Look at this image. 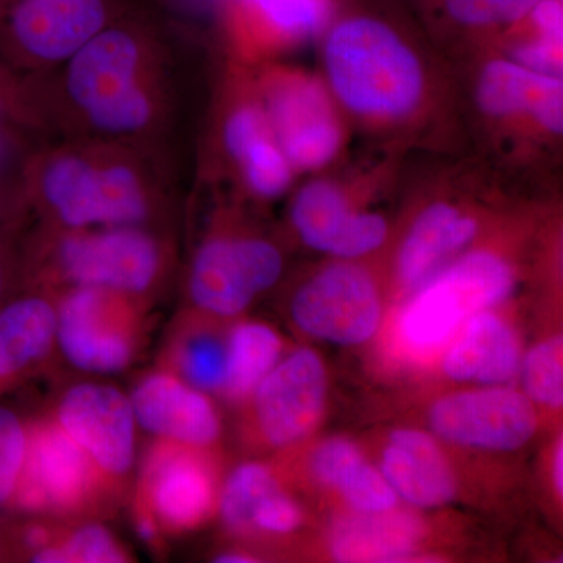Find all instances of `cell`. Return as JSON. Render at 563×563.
I'll use <instances>...</instances> for the list:
<instances>
[{
	"mask_svg": "<svg viewBox=\"0 0 563 563\" xmlns=\"http://www.w3.org/2000/svg\"><path fill=\"white\" fill-rule=\"evenodd\" d=\"M51 139H102L162 152L173 63L147 18L124 11L69 60L38 76Z\"/></svg>",
	"mask_w": 563,
	"mask_h": 563,
	"instance_id": "obj_1",
	"label": "cell"
},
{
	"mask_svg": "<svg viewBox=\"0 0 563 563\" xmlns=\"http://www.w3.org/2000/svg\"><path fill=\"white\" fill-rule=\"evenodd\" d=\"M163 152L102 139H46L25 163L24 220L38 228L154 225L169 196Z\"/></svg>",
	"mask_w": 563,
	"mask_h": 563,
	"instance_id": "obj_2",
	"label": "cell"
},
{
	"mask_svg": "<svg viewBox=\"0 0 563 563\" xmlns=\"http://www.w3.org/2000/svg\"><path fill=\"white\" fill-rule=\"evenodd\" d=\"M329 91L355 117L399 122L417 113L426 95L420 57L401 31L376 11H339L324 32Z\"/></svg>",
	"mask_w": 563,
	"mask_h": 563,
	"instance_id": "obj_3",
	"label": "cell"
},
{
	"mask_svg": "<svg viewBox=\"0 0 563 563\" xmlns=\"http://www.w3.org/2000/svg\"><path fill=\"white\" fill-rule=\"evenodd\" d=\"M21 261L36 290L99 287L146 298L165 280L172 251L154 225L38 228Z\"/></svg>",
	"mask_w": 563,
	"mask_h": 563,
	"instance_id": "obj_4",
	"label": "cell"
},
{
	"mask_svg": "<svg viewBox=\"0 0 563 563\" xmlns=\"http://www.w3.org/2000/svg\"><path fill=\"white\" fill-rule=\"evenodd\" d=\"M128 9V0H0V58L43 76Z\"/></svg>",
	"mask_w": 563,
	"mask_h": 563,
	"instance_id": "obj_5",
	"label": "cell"
},
{
	"mask_svg": "<svg viewBox=\"0 0 563 563\" xmlns=\"http://www.w3.org/2000/svg\"><path fill=\"white\" fill-rule=\"evenodd\" d=\"M55 340L70 365L113 374L139 355L141 299L99 287L63 288L55 303Z\"/></svg>",
	"mask_w": 563,
	"mask_h": 563,
	"instance_id": "obj_6",
	"label": "cell"
},
{
	"mask_svg": "<svg viewBox=\"0 0 563 563\" xmlns=\"http://www.w3.org/2000/svg\"><path fill=\"white\" fill-rule=\"evenodd\" d=\"M401 317L404 339L420 350L439 346L466 318L501 302L514 288L509 263L487 251L463 255L424 282Z\"/></svg>",
	"mask_w": 563,
	"mask_h": 563,
	"instance_id": "obj_7",
	"label": "cell"
},
{
	"mask_svg": "<svg viewBox=\"0 0 563 563\" xmlns=\"http://www.w3.org/2000/svg\"><path fill=\"white\" fill-rule=\"evenodd\" d=\"M285 157L296 173L324 168L342 150L344 133L331 91L302 70L272 68L254 81Z\"/></svg>",
	"mask_w": 563,
	"mask_h": 563,
	"instance_id": "obj_8",
	"label": "cell"
},
{
	"mask_svg": "<svg viewBox=\"0 0 563 563\" xmlns=\"http://www.w3.org/2000/svg\"><path fill=\"white\" fill-rule=\"evenodd\" d=\"M111 492L101 473L55 418L29 422L27 455L13 510L84 512Z\"/></svg>",
	"mask_w": 563,
	"mask_h": 563,
	"instance_id": "obj_9",
	"label": "cell"
},
{
	"mask_svg": "<svg viewBox=\"0 0 563 563\" xmlns=\"http://www.w3.org/2000/svg\"><path fill=\"white\" fill-rule=\"evenodd\" d=\"M284 269L280 251L257 236L213 235L192 255L188 296L196 309L235 317L276 285Z\"/></svg>",
	"mask_w": 563,
	"mask_h": 563,
	"instance_id": "obj_10",
	"label": "cell"
},
{
	"mask_svg": "<svg viewBox=\"0 0 563 563\" xmlns=\"http://www.w3.org/2000/svg\"><path fill=\"white\" fill-rule=\"evenodd\" d=\"M217 483L203 448L158 439L141 465L135 504L163 533H184L209 520L217 506Z\"/></svg>",
	"mask_w": 563,
	"mask_h": 563,
	"instance_id": "obj_11",
	"label": "cell"
},
{
	"mask_svg": "<svg viewBox=\"0 0 563 563\" xmlns=\"http://www.w3.org/2000/svg\"><path fill=\"white\" fill-rule=\"evenodd\" d=\"M222 103L214 143L225 165L255 198H279L291 187L296 172L274 135L255 84H243Z\"/></svg>",
	"mask_w": 563,
	"mask_h": 563,
	"instance_id": "obj_12",
	"label": "cell"
},
{
	"mask_svg": "<svg viewBox=\"0 0 563 563\" xmlns=\"http://www.w3.org/2000/svg\"><path fill=\"white\" fill-rule=\"evenodd\" d=\"M291 317L314 339L361 344L372 339L379 325V292L361 266L335 263L299 288L291 302Z\"/></svg>",
	"mask_w": 563,
	"mask_h": 563,
	"instance_id": "obj_13",
	"label": "cell"
},
{
	"mask_svg": "<svg viewBox=\"0 0 563 563\" xmlns=\"http://www.w3.org/2000/svg\"><path fill=\"white\" fill-rule=\"evenodd\" d=\"M55 420L117 490L135 461L136 420L131 399L102 384L74 385L63 395Z\"/></svg>",
	"mask_w": 563,
	"mask_h": 563,
	"instance_id": "obj_14",
	"label": "cell"
},
{
	"mask_svg": "<svg viewBox=\"0 0 563 563\" xmlns=\"http://www.w3.org/2000/svg\"><path fill=\"white\" fill-rule=\"evenodd\" d=\"M433 431L448 442L483 450H517L533 435L536 410L531 401L507 388L457 393L435 402Z\"/></svg>",
	"mask_w": 563,
	"mask_h": 563,
	"instance_id": "obj_15",
	"label": "cell"
},
{
	"mask_svg": "<svg viewBox=\"0 0 563 563\" xmlns=\"http://www.w3.org/2000/svg\"><path fill=\"white\" fill-rule=\"evenodd\" d=\"M254 417L263 440L287 446L312 431L325 398V372L321 358L299 350L263 377L254 391Z\"/></svg>",
	"mask_w": 563,
	"mask_h": 563,
	"instance_id": "obj_16",
	"label": "cell"
},
{
	"mask_svg": "<svg viewBox=\"0 0 563 563\" xmlns=\"http://www.w3.org/2000/svg\"><path fill=\"white\" fill-rule=\"evenodd\" d=\"M335 10L336 0H228L218 16L233 49L258 58L317 38Z\"/></svg>",
	"mask_w": 563,
	"mask_h": 563,
	"instance_id": "obj_17",
	"label": "cell"
},
{
	"mask_svg": "<svg viewBox=\"0 0 563 563\" xmlns=\"http://www.w3.org/2000/svg\"><path fill=\"white\" fill-rule=\"evenodd\" d=\"M291 222L307 246L339 257L369 254L387 236L384 218L352 211L343 188L331 180L303 185L292 201Z\"/></svg>",
	"mask_w": 563,
	"mask_h": 563,
	"instance_id": "obj_18",
	"label": "cell"
},
{
	"mask_svg": "<svg viewBox=\"0 0 563 563\" xmlns=\"http://www.w3.org/2000/svg\"><path fill=\"white\" fill-rule=\"evenodd\" d=\"M129 399L136 424L157 439L207 448L220 437V415L210 399L166 369L144 376Z\"/></svg>",
	"mask_w": 563,
	"mask_h": 563,
	"instance_id": "obj_19",
	"label": "cell"
},
{
	"mask_svg": "<svg viewBox=\"0 0 563 563\" xmlns=\"http://www.w3.org/2000/svg\"><path fill=\"white\" fill-rule=\"evenodd\" d=\"M476 99L483 113L495 120H528L548 135L562 133L561 76L526 68L512 58H495L477 77Z\"/></svg>",
	"mask_w": 563,
	"mask_h": 563,
	"instance_id": "obj_20",
	"label": "cell"
},
{
	"mask_svg": "<svg viewBox=\"0 0 563 563\" xmlns=\"http://www.w3.org/2000/svg\"><path fill=\"white\" fill-rule=\"evenodd\" d=\"M55 303L46 291L0 302V396L20 387L43 368L57 340Z\"/></svg>",
	"mask_w": 563,
	"mask_h": 563,
	"instance_id": "obj_21",
	"label": "cell"
},
{
	"mask_svg": "<svg viewBox=\"0 0 563 563\" xmlns=\"http://www.w3.org/2000/svg\"><path fill=\"white\" fill-rule=\"evenodd\" d=\"M383 474L396 495L418 507H440L455 496V477L428 433L402 429L385 450Z\"/></svg>",
	"mask_w": 563,
	"mask_h": 563,
	"instance_id": "obj_22",
	"label": "cell"
},
{
	"mask_svg": "<svg viewBox=\"0 0 563 563\" xmlns=\"http://www.w3.org/2000/svg\"><path fill=\"white\" fill-rule=\"evenodd\" d=\"M477 232L470 214L448 202L422 210L404 240L398 258L399 279L407 288H418L439 272L448 258L466 246Z\"/></svg>",
	"mask_w": 563,
	"mask_h": 563,
	"instance_id": "obj_23",
	"label": "cell"
},
{
	"mask_svg": "<svg viewBox=\"0 0 563 563\" xmlns=\"http://www.w3.org/2000/svg\"><path fill=\"white\" fill-rule=\"evenodd\" d=\"M518 366L517 336L501 318L488 312L472 317L443 362L444 373L451 379L490 385L510 383Z\"/></svg>",
	"mask_w": 563,
	"mask_h": 563,
	"instance_id": "obj_24",
	"label": "cell"
},
{
	"mask_svg": "<svg viewBox=\"0 0 563 563\" xmlns=\"http://www.w3.org/2000/svg\"><path fill=\"white\" fill-rule=\"evenodd\" d=\"M344 521L335 531L332 553L340 562H398L412 555L422 526L410 515L369 514Z\"/></svg>",
	"mask_w": 563,
	"mask_h": 563,
	"instance_id": "obj_25",
	"label": "cell"
},
{
	"mask_svg": "<svg viewBox=\"0 0 563 563\" xmlns=\"http://www.w3.org/2000/svg\"><path fill=\"white\" fill-rule=\"evenodd\" d=\"M166 372L203 393L222 390L228 376V342L180 320L166 346Z\"/></svg>",
	"mask_w": 563,
	"mask_h": 563,
	"instance_id": "obj_26",
	"label": "cell"
},
{
	"mask_svg": "<svg viewBox=\"0 0 563 563\" xmlns=\"http://www.w3.org/2000/svg\"><path fill=\"white\" fill-rule=\"evenodd\" d=\"M280 352V336L269 325H235L228 339V376L222 391L235 401L250 396L276 366Z\"/></svg>",
	"mask_w": 563,
	"mask_h": 563,
	"instance_id": "obj_27",
	"label": "cell"
},
{
	"mask_svg": "<svg viewBox=\"0 0 563 563\" xmlns=\"http://www.w3.org/2000/svg\"><path fill=\"white\" fill-rule=\"evenodd\" d=\"M46 140L36 133L0 125V225L14 228L24 221L22 181L33 150Z\"/></svg>",
	"mask_w": 563,
	"mask_h": 563,
	"instance_id": "obj_28",
	"label": "cell"
},
{
	"mask_svg": "<svg viewBox=\"0 0 563 563\" xmlns=\"http://www.w3.org/2000/svg\"><path fill=\"white\" fill-rule=\"evenodd\" d=\"M540 2L542 0H428L429 9L448 24L472 32L510 31Z\"/></svg>",
	"mask_w": 563,
	"mask_h": 563,
	"instance_id": "obj_29",
	"label": "cell"
},
{
	"mask_svg": "<svg viewBox=\"0 0 563 563\" xmlns=\"http://www.w3.org/2000/svg\"><path fill=\"white\" fill-rule=\"evenodd\" d=\"M0 125L51 139L38 76L22 73L0 58Z\"/></svg>",
	"mask_w": 563,
	"mask_h": 563,
	"instance_id": "obj_30",
	"label": "cell"
},
{
	"mask_svg": "<svg viewBox=\"0 0 563 563\" xmlns=\"http://www.w3.org/2000/svg\"><path fill=\"white\" fill-rule=\"evenodd\" d=\"M279 481L262 463H244L225 483L220 510L225 526L233 532L250 531L252 512L269 493L279 488Z\"/></svg>",
	"mask_w": 563,
	"mask_h": 563,
	"instance_id": "obj_31",
	"label": "cell"
},
{
	"mask_svg": "<svg viewBox=\"0 0 563 563\" xmlns=\"http://www.w3.org/2000/svg\"><path fill=\"white\" fill-rule=\"evenodd\" d=\"M335 487L354 509L365 514L388 512L398 503V495L384 474L363 461L362 455L343 470Z\"/></svg>",
	"mask_w": 563,
	"mask_h": 563,
	"instance_id": "obj_32",
	"label": "cell"
},
{
	"mask_svg": "<svg viewBox=\"0 0 563 563\" xmlns=\"http://www.w3.org/2000/svg\"><path fill=\"white\" fill-rule=\"evenodd\" d=\"M562 336L547 340L526 357V390L537 402L559 409L563 404Z\"/></svg>",
	"mask_w": 563,
	"mask_h": 563,
	"instance_id": "obj_33",
	"label": "cell"
},
{
	"mask_svg": "<svg viewBox=\"0 0 563 563\" xmlns=\"http://www.w3.org/2000/svg\"><path fill=\"white\" fill-rule=\"evenodd\" d=\"M29 422L0 407V509H11L27 455Z\"/></svg>",
	"mask_w": 563,
	"mask_h": 563,
	"instance_id": "obj_34",
	"label": "cell"
},
{
	"mask_svg": "<svg viewBox=\"0 0 563 563\" xmlns=\"http://www.w3.org/2000/svg\"><path fill=\"white\" fill-rule=\"evenodd\" d=\"M63 563L129 562V553L117 537L101 525H84L55 540Z\"/></svg>",
	"mask_w": 563,
	"mask_h": 563,
	"instance_id": "obj_35",
	"label": "cell"
},
{
	"mask_svg": "<svg viewBox=\"0 0 563 563\" xmlns=\"http://www.w3.org/2000/svg\"><path fill=\"white\" fill-rule=\"evenodd\" d=\"M301 525V510L282 488L266 495L252 512L250 531L288 533ZM247 531V532H250Z\"/></svg>",
	"mask_w": 563,
	"mask_h": 563,
	"instance_id": "obj_36",
	"label": "cell"
},
{
	"mask_svg": "<svg viewBox=\"0 0 563 563\" xmlns=\"http://www.w3.org/2000/svg\"><path fill=\"white\" fill-rule=\"evenodd\" d=\"M361 451L354 443L344 439H332L322 443L312 457V472L322 484L335 487L343 470L361 457Z\"/></svg>",
	"mask_w": 563,
	"mask_h": 563,
	"instance_id": "obj_37",
	"label": "cell"
},
{
	"mask_svg": "<svg viewBox=\"0 0 563 563\" xmlns=\"http://www.w3.org/2000/svg\"><path fill=\"white\" fill-rule=\"evenodd\" d=\"M133 520H135L136 532L140 533L141 539L151 544V547H154L155 550H158L162 547L165 533H163L161 526L157 525L154 517L144 507L135 504V507H133Z\"/></svg>",
	"mask_w": 563,
	"mask_h": 563,
	"instance_id": "obj_38",
	"label": "cell"
},
{
	"mask_svg": "<svg viewBox=\"0 0 563 563\" xmlns=\"http://www.w3.org/2000/svg\"><path fill=\"white\" fill-rule=\"evenodd\" d=\"M13 274L14 266L13 261H11L10 252L7 250L5 244L2 243V240H0V302L5 299L11 279H13Z\"/></svg>",
	"mask_w": 563,
	"mask_h": 563,
	"instance_id": "obj_39",
	"label": "cell"
},
{
	"mask_svg": "<svg viewBox=\"0 0 563 563\" xmlns=\"http://www.w3.org/2000/svg\"><path fill=\"white\" fill-rule=\"evenodd\" d=\"M563 444L562 440L558 443V448H555L554 455V483L555 488H558L559 493L563 492Z\"/></svg>",
	"mask_w": 563,
	"mask_h": 563,
	"instance_id": "obj_40",
	"label": "cell"
},
{
	"mask_svg": "<svg viewBox=\"0 0 563 563\" xmlns=\"http://www.w3.org/2000/svg\"><path fill=\"white\" fill-rule=\"evenodd\" d=\"M217 562L250 563V562H255V559L251 558V555L243 554V553H225V554L218 555Z\"/></svg>",
	"mask_w": 563,
	"mask_h": 563,
	"instance_id": "obj_41",
	"label": "cell"
},
{
	"mask_svg": "<svg viewBox=\"0 0 563 563\" xmlns=\"http://www.w3.org/2000/svg\"><path fill=\"white\" fill-rule=\"evenodd\" d=\"M195 2L199 3V5L210 7V9H213L217 11V13H220L222 5H224L228 0H195Z\"/></svg>",
	"mask_w": 563,
	"mask_h": 563,
	"instance_id": "obj_42",
	"label": "cell"
},
{
	"mask_svg": "<svg viewBox=\"0 0 563 563\" xmlns=\"http://www.w3.org/2000/svg\"><path fill=\"white\" fill-rule=\"evenodd\" d=\"M2 550H7L5 539H3L2 533H0V555H2Z\"/></svg>",
	"mask_w": 563,
	"mask_h": 563,
	"instance_id": "obj_43",
	"label": "cell"
}]
</instances>
